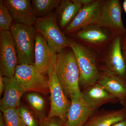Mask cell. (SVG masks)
I'll use <instances>...</instances> for the list:
<instances>
[{
	"label": "cell",
	"mask_w": 126,
	"mask_h": 126,
	"mask_svg": "<svg viewBox=\"0 0 126 126\" xmlns=\"http://www.w3.org/2000/svg\"><path fill=\"white\" fill-rule=\"evenodd\" d=\"M55 71L67 97L71 99L81 96L79 70L74 53L70 47L56 54Z\"/></svg>",
	"instance_id": "1"
},
{
	"label": "cell",
	"mask_w": 126,
	"mask_h": 126,
	"mask_svg": "<svg viewBox=\"0 0 126 126\" xmlns=\"http://www.w3.org/2000/svg\"><path fill=\"white\" fill-rule=\"evenodd\" d=\"M67 38L78 65L79 86L87 88L94 85L101 75L98 66V54L69 36Z\"/></svg>",
	"instance_id": "2"
},
{
	"label": "cell",
	"mask_w": 126,
	"mask_h": 126,
	"mask_svg": "<svg viewBox=\"0 0 126 126\" xmlns=\"http://www.w3.org/2000/svg\"><path fill=\"white\" fill-rule=\"evenodd\" d=\"M16 49L19 64L33 65L36 31L32 25L14 22L10 30Z\"/></svg>",
	"instance_id": "3"
},
{
	"label": "cell",
	"mask_w": 126,
	"mask_h": 126,
	"mask_svg": "<svg viewBox=\"0 0 126 126\" xmlns=\"http://www.w3.org/2000/svg\"><path fill=\"white\" fill-rule=\"evenodd\" d=\"M68 35L98 55L107 48L116 36L108 30L93 24Z\"/></svg>",
	"instance_id": "4"
},
{
	"label": "cell",
	"mask_w": 126,
	"mask_h": 126,
	"mask_svg": "<svg viewBox=\"0 0 126 126\" xmlns=\"http://www.w3.org/2000/svg\"><path fill=\"white\" fill-rule=\"evenodd\" d=\"M56 54L50 65L47 75L48 78L50 108L47 117L58 118L64 124L71 102L68 100L59 82L55 71Z\"/></svg>",
	"instance_id": "5"
},
{
	"label": "cell",
	"mask_w": 126,
	"mask_h": 126,
	"mask_svg": "<svg viewBox=\"0 0 126 126\" xmlns=\"http://www.w3.org/2000/svg\"><path fill=\"white\" fill-rule=\"evenodd\" d=\"M36 31L44 38L55 54L70 47L67 37L57 24L55 14L51 13L43 18H37L34 24Z\"/></svg>",
	"instance_id": "6"
},
{
	"label": "cell",
	"mask_w": 126,
	"mask_h": 126,
	"mask_svg": "<svg viewBox=\"0 0 126 126\" xmlns=\"http://www.w3.org/2000/svg\"><path fill=\"white\" fill-rule=\"evenodd\" d=\"M93 24L108 30L115 36L126 35L122 20V8L118 0H104L103 4Z\"/></svg>",
	"instance_id": "7"
},
{
	"label": "cell",
	"mask_w": 126,
	"mask_h": 126,
	"mask_svg": "<svg viewBox=\"0 0 126 126\" xmlns=\"http://www.w3.org/2000/svg\"><path fill=\"white\" fill-rule=\"evenodd\" d=\"M122 37L115 36L107 48L98 55L97 64H102L99 68L100 72L116 75L126 80V64L122 52Z\"/></svg>",
	"instance_id": "8"
},
{
	"label": "cell",
	"mask_w": 126,
	"mask_h": 126,
	"mask_svg": "<svg viewBox=\"0 0 126 126\" xmlns=\"http://www.w3.org/2000/svg\"><path fill=\"white\" fill-rule=\"evenodd\" d=\"M15 77L25 92L49 93L48 76L39 72L33 65L18 64Z\"/></svg>",
	"instance_id": "9"
},
{
	"label": "cell",
	"mask_w": 126,
	"mask_h": 126,
	"mask_svg": "<svg viewBox=\"0 0 126 126\" xmlns=\"http://www.w3.org/2000/svg\"><path fill=\"white\" fill-rule=\"evenodd\" d=\"M18 56L10 31H0V73L4 77L15 76Z\"/></svg>",
	"instance_id": "10"
},
{
	"label": "cell",
	"mask_w": 126,
	"mask_h": 126,
	"mask_svg": "<svg viewBox=\"0 0 126 126\" xmlns=\"http://www.w3.org/2000/svg\"><path fill=\"white\" fill-rule=\"evenodd\" d=\"M104 0H94L83 6L73 21L63 30L65 35L75 33L84 27L93 24L98 15Z\"/></svg>",
	"instance_id": "11"
},
{
	"label": "cell",
	"mask_w": 126,
	"mask_h": 126,
	"mask_svg": "<svg viewBox=\"0 0 126 126\" xmlns=\"http://www.w3.org/2000/svg\"><path fill=\"white\" fill-rule=\"evenodd\" d=\"M96 110L85 101L82 94L71 99L67 113L65 126H83L92 116Z\"/></svg>",
	"instance_id": "12"
},
{
	"label": "cell",
	"mask_w": 126,
	"mask_h": 126,
	"mask_svg": "<svg viewBox=\"0 0 126 126\" xmlns=\"http://www.w3.org/2000/svg\"><path fill=\"white\" fill-rule=\"evenodd\" d=\"M3 4L9 9L14 22L27 25L34 24L35 15L29 0H4Z\"/></svg>",
	"instance_id": "13"
},
{
	"label": "cell",
	"mask_w": 126,
	"mask_h": 126,
	"mask_svg": "<svg viewBox=\"0 0 126 126\" xmlns=\"http://www.w3.org/2000/svg\"><path fill=\"white\" fill-rule=\"evenodd\" d=\"M56 54L53 53L44 38L36 33L34 66L39 72L47 75V71Z\"/></svg>",
	"instance_id": "14"
},
{
	"label": "cell",
	"mask_w": 126,
	"mask_h": 126,
	"mask_svg": "<svg viewBox=\"0 0 126 126\" xmlns=\"http://www.w3.org/2000/svg\"><path fill=\"white\" fill-rule=\"evenodd\" d=\"M4 93L0 102V109L2 111L10 109L19 108L20 99L25 92L19 84L15 76L4 77Z\"/></svg>",
	"instance_id": "15"
},
{
	"label": "cell",
	"mask_w": 126,
	"mask_h": 126,
	"mask_svg": "<svg viewBox=\"0 0 126 126\" xmlns=\"http://www.w3.org/2000/svg\"><path fill=\"white\" fill-rule=\"evenodd\" d=\"M101 75L98 83L103 87L110 94L117 99L122 104L126 102V81L116 75L100 72Z\"/></svg>",
	"instance_id": "16"
},
{
	"label": "cell",
	"mask_w": 126,
	"mask_h": 126,
	"mask_svg": "<svg viewBox=\"0 0 126 126\" xmlns=\"http://www.w3.org/2000/svg\"><path fill=\"white\" fill-rule=\"evenodd\" d=\"M81 93L84 100L95 110L102 105L116 99L97 83L86 88Z\"/></svg>",
	"instance_id": "17"
},
{
	"label": "cell",
	"mask_w": 126,
	"mask_h": 126,
	"mask_svg": "<svg viewBox=\"0 0 126 126\" xmlns=\"http://www.w3.org/2000/svg\"><path fill=\"white\" fill-rule=\"evenodd\" d=\"M82 7L76 0H61L55 14L61 29L64 30L70 24Z\"/></svg>",
	"instance_id": "18"
},
{
	"label": "cell",
	"mask_w": 126,
	"mask_h": 126,
	"mask_svg": "<svg viewBox=\"0 0 126 126\" xmlns=\"http://www.w3.org/2000/svg\"><path fill=\"white\" fill-rule=\"evenodd\" d=\"M126 118L125 109L104 111L91 117L84 126H112Z\"/></svg>",
	"instance_id": "19"
},
{
	"label": "cell",
	"mask_w": 126,
	"mask_h": 126,
	"mask_svg": "<svg viewBox=\"0 0 126 126\" xmlns=\"http://www.w3.org/2000/svg\"><path fill=\"white\" fill-rule=\"evenodd\" d=\"M61 0H32L31 5L37 18H43L52 13L56 9Z\"/></svg>",
	"instance_id": "20"
},
{
	"label": "cell",
	"mask_w": 126,
	"mask_h": 126,
	"mask_svg": "<svg viewBox=\"0 0 126 126\" xmlns=\"http://www.w3.org/2000/svg\"><path fill=\"white\" fill-rule=\"evenodd\" d=\"M26 98L38 119L46 116L45 114V100L39 93L30 92L26 94Z\"/></svg>",
	"instance_id": "21"
},
{
	"label": "cell",
	"mask_w": 126,
	"mask_h": 126,
	"mask_svg": "<svg viewBox=\"0 0 126 126\" xmlns=\"http://www.w3.org/2000/svg\"><path fill=\"white\" fill-rule=\"evenodd\" d=\"M18 108L10 109L1 111L4 115L6 126H26Z\"/></svg>",
	"instance_id": "22"
},
{
	"label": "cell",
	"mask_w": 126,
	"mask_h": 126,
	"mask_svg": "<svg viewBox=\"0 0 126 126\" xmlns=\"http://www.w3.org/2000/svg\"><path fill=\"white\" fill-rule=\"evenodd\" d=\"M13 20L9 9L2 2L0 1V31H10Z\"/></svg>",
	"instance_id": "23"
},
{
	"label": "cell",
	"mask_w": 126,
	"mask_h": 126,
	"mask_svg": "<svg viewBox=\"0 0 126 126\" xmlns=\"http://www.w3.org/2000/svg\"><path fill=\"white\" fill-rule=\"evenodd\" d=\"M18 109L26 126H40L38 118L27 107L20 104Z\"/></svg>",
	"instance_id": "24"
},
{
	"label": "cell",
	"mask_w": 126,
	"mask_h": 126,
	"mask_svg": "<svg viewBox=\"0 0 126 126\" xmlns=\"http://www.w3.org/2000/svg\"><path fill=\"white\" fill-rule=\"evenodd\" d=\"M40 126H65L58 118H49L46 116L39 119Z\"/></svg>",
	"instance_id": "25"
},
{
	"label": "cell",
	"mask_w": 126,
	"mask_h": 126,
	"mask_svg": "<svg viewBox=\"0 0 126 126\" xmlns=\"http://www.w3.org/2000/svg\"><path fill=\"white\" fill-rule=\"evenodd\" d=\"M122 52L126 64V35L122 36L121 39Z\"/></svg>",
	"instance_id": "26"
},
{
	"label": "cell",
	"mask_w": 126,
	"mask_h": 126,
	"mask_svg": "<svg viewBox=\"0 0 126 126\" xmlns=\"http://www.w3.org/2000/svg\"><path fill=\"white\" fill-rule=\"evenodd\" d=\"M5 89V83L4 77L0 73V95L2 94L3 92H4Z\"/></svg>",
	"instance_id": "27"
},
{
	"label": "cell",
	"mask_w": 126,
	"mask_h": 126,
	"mask_svg": "<svg viewBox=\"0 0 126 126\" xmlns=\"http://www.w3.org/2000/svg\"><path fill=\"white\" fill-rule=\"evenodd\" d=\"M76 1L81 4L83 6L91 4L94 0H76Z\"/></svg>",
	"instance_id": "28"
},
{
	"label": "cell",
	"mask_w": 126,
	"mask_h": 126,
	"mask_svg": "<svg viewBox=\"0 0 126 126\" xmlns=\"http://www.w3.org/2000/svg\"><path fill=\"white\" fill-rule=\"evenodd\" d=\"M0 126H6L4 115L1 111L0 112Z\"/></svg>",
	"instance_id": "29"
},
{
	"label": "cell",
	"mask_w": 126,
	"mask_h": 126,
	"mask_svg": "<svg viewBox=\"0 0 126 126\" xmlns=\"http://www.w3.org/2000/svg\"><path fill=\"white\" fill-rule=\"evenodd\" d=\"M112 126H126V118Z\"/></svg>",
	"instance_id": "30"
},
{
	"label": "cell",
	"mask_w": 126,
	"mask_h": 126,
	"mask_svg": "<svg viewBox=\"0 0 126 126\" xmlns=\"http://www.w3.org/2000/svg\"><path fill=\"white\" fill-rule=\"evenodd\" d=\"M123 8L124 9V11L126 13V0H124V1H123Z\"/></svg>",
	"instance_id": "31"
}]
</instances>
